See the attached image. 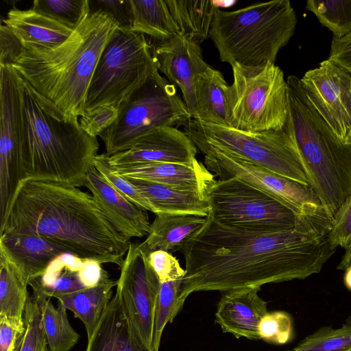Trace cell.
<instances>
[{"instance_id":"1","label":"cell","mask_w":351,"mask_h":351,"mask_svg":"<svg viewBox=\"0 0 351 351\" xmlns=\"http://www.w3.org/2000/svg\"><path fill=\"white\" fill-rule=\"evenodd\" d=\"M328 234L298 226L274 230L227 226L206 217L181 250L185 260L179 302L193 293L228 292L303 280L321 271L335 252Z\"/></svg>"},{"instance_id":"2","label":"cell","mask_w":351,"mask_h":351,"mask_svg":"<svg viewBox=\"0 0 351 351\" xmlns=\"http://www.w3.org/2000/svg\"><path fill=\"white\" fill-rule=\"evenodd\" d=\"M0 222V233L40 236L80 258L119 267L131 243L110 223L91 194L55 180H21Z\"/></svg>"},{"instance_id":"3","label":"cell","mask_w":351,"mask_h":351,"mask_svg":"<svg viewBox=\"0 0 351 351\" xmlns=\"http://www.w3.org/2000/svg\"><path fill=\"white\" fill-rule=\"evenodd\" d=\"M119 28L108 13L89 14L61 45H23L12 65L40 97L69 119L86 114L90 83L103 49Z\"/></svg>"},{"instance_id":"4","label":"cell","mask_w":351,"mask_h":351,"mask_svg":"<svg viewBox=\"0 0 351 351\" xmlns=\"http://www.w3.org/2000/svg\"><path fill=\"white\" fill-rule=\"evenodd\" d=\"M18 80L22 106L19 153L23 180L84 186L98 155L97 138L86 133L79 120L69 119L49 106L19 74Z\"/></svg>"},{"instance_id":"5","label":"cell","mask_w":351,"mask_h":351,"mask_svg":"<svg viewBox=\"0 0 351 351\" xmlns=\"http://www.w3.org/2000/svg\"><path fill=\"white\" fill-rule=\"evenodd\" d=\"M289 119L310 186L332 220L351 194V144L343 141L315 110L300 78L289 75Z\"/></svg>"},{"instance_id":"6","label":"cell","mask_w":351,"mask_h":351,"mask_svg":"<svg viewBox=\"0 0 351 351\" xmlns=\"http://www.w3.org/2000/svg\"><path fill=\"white\" fill-rule=\"evenodd\" d=\"M295 12L289 0L259 2L231 11L219 9L210 38L220 60L231 66L275 63L280 50L293 36Z\"/></svg>"},{"instance_id":"7","label":"cell","mask_w":351,"mask_h":351,"mask_svg":"<svg viewBox=\"0 0 351 351\" xmlns=\"http://www.w3.org/2000/svg\"><path fill=\"white\" fill-rule=\"evenodd\" d=\"M184 132L202 153L217 150L310 186L289 117L285 128L278 130L250 132L191 119Z\"/></svg>"},{"instance_id":"8","label":"cell","mask_w":351,"mask_h":351,"mask_svg":"<svg viewBox=\"0 0 351 351\" xmlns=\"http://www.w3.org/2000/svg\"><path fill=\"white\" fill-rule=\"evenodd\" d=\"M158 71L154 45L145 36L117 29L97 64L88 90L86 112L101 106L119 108Z\"/></svg>"},{"instance_id":"9","label":"cell","mask_w":351,"mask_h":351,"mask_svg":"<svg viewBox=\"0 0 351 351\" xmlns=\"http://www.w3.org/2000/svg\"><path fill=\"white\" fill-rule=\"evenodd\" d=\"M229 86V126L250 132L285 128L289 114V88L275 63L234 64Z\"/></svg>"},{"instance_id":"10","label":"cell","mask_w":351,"mask_h":351,"mask_svg":"<svg viewBox=\"0 0 351 351\" xmlns=\"http://www.w3.org/2000/svg\"><path fill=\"white\" fill-rule=\"evenodd\" d=\"M191 119L176 86L158 71L121 105L117 120L99 136L110 157L156 128L185 126Z\"/></svg>"},{"instance_id":"11","label":"cell","mask_w":351,"mask_h":351,"mask_svg":"<svg viewBox=\"0 0 351 351\" xmlns=\"http://www.w3.org/2000/svg\"><path fill=\"white\" fill-rule=\"evenodd\" d=\"M206 197L210 207L208 215L227 226L274 230L304 226L328 233L301 219L275 197L235 178L215 180Z\"/></svg>"},{"instance_id":"12","label":"cell","mask_w":351,"mask_h":351,"mask_svg":"<svg viewBox=\"0 0 351 351\" xmlns=\"http://www.w3.org/2000/svg\"><path fill=\"white\" fill-rule=\"evenodd\" d=\"M203 154L206 168L220 179L239 180L282 202L305 221L330 230L332 220L311 186L217 150Z\"/></svg>"},{"instance_id":"13","label":"cell","mask_w":351,"mask_h":351,"mask_svg":"<svg viewBox=\"0 0 351 351\" xmlns=\"http://www.w3.org/2000/svg\"><path fill=\"white\" fill-rule=\"evenodd\" d=\"M120 269L115 293L132 323L152 346L160 280L139 242L130 243Z\"/></svg>"},{"instance_id":"14","label":"cell","mask_w":351,"mask_h":351,"mask_svg":"<svg viewBox=\"0 0 351 351\" xmlns=\"http://www.w3.org/2000/svg\"><path fill=\"white\" fill-rule=\"evenodd\" d=\"M300 81L311 104L346 142L351 133V72L326 59Z\"/></svg>"},{"instance_id":"15","label":"cell","mask_w":351,"mask_h":351,"mask_svg":"<svg viewBox=\"0 0 351 351\" xmlns=\"http://www.w3.org/2000/svg\"><path fill=\"white\" fill-rule=\"evenodd\" d=\"M0 205L5 208L23 180L20 165L22 106L18 74L0 66Z\"/></svg>"},{"instance_id":"16","label":"cell","mask_w":351,"mask_h":351,"mask_svg":"<svg viewBox=\"0 0 351 351\" xmlns=\"http://www.w3.org/2000/svg\"><path fill=\"white\" fill-rule=\"evenodd\" d=\"M154 56L158 71L180 90L191 117L195 119V83L198 75L209 66L203 58L199 44L180 34L154 45Z\"/></svg>"},{"instance_id":"17","label":"cell","mask_w":351,"mask_h":351,"mask_svg":"<svg viewBox=\"0 0 351 351\" xmlns=\"http://www.w3.org/2000/svg\"><path fill=\"white\" fill-rule=\"evenodd\" d=\"M197 148L185 132L176 127L156 128L139 138L129 149L110 157L112 167L137 162L192 164Z\"/></svg>"},{"instance_id":"18","label":"cell","mask_w":351,"mask_h":351,"mask_svg":"<svg viewBox=\"0 0 351 351\" xmlns=\"http://www.w3.org/2000/svg\"><path fill=\"white\" fill-rule=\"evenodd\" d=\"M114 228L127 240L147 236L151 223L146 210L113 189L93 167L85 185Z\"/></svg>"},{"instance_id":"19","label":"cell","mask_w":351,"mask_h":351,"mask_svg":"<svg viewBox=\"0 0 351 351\" xmlns=\"http://www.w3.org/2000/svg\"><path fill=\"white\" fill-rule=\"evenodd\" d=\"M112 167L114 173L123 178L143 180L193 191L206 197L215 181L213 174L197 160L189 165L137 162Z\"/></svg>"},{"instance_id":"20","label":"cell","mask_w":351,"mask_h":351,"mask_svg":"<svg viewBox=\"0 0 351 351\" xmlns=\"http://www.w3.org/2000/svg\"><path fill=\"white\" fill-rule=\"evenodd\" d=\"M260 290L249 287L223 294L215 313V321L223 332L236 338L261 339L258 325L268 311L267 302L258 295Z\"/></svg>"},{"instance_id":"21","label":"cell","mask_w":351,"mask_h":351,"mask_svg":"<svg viewBox=\"0 0 351 351\" xmlns=\"http://www.w3.org/2000/svg\"><path fill=\"white\" fill-rule=\"evenodd\" d=\"M85 351H156L129 319L115 293L90 338Z\"/></svg>"},{"instance_id":"22","label":"cell","mask_w":351,"mask_h":351,"mask_svg":"<svg viewBox=\"0 0 351 351\" xmlns=\"http://www.w3.org/2000/svg\"><path fill=\"white\" fill-rule=\"evenodd\" d=\"M65 252L66 250L58 244L40 236L1 233L0 253L15 265L28 285L40 277L49 264Z\"/></svg>"},{"instance_id":"23","label":"cell","mask_w":351,"mask_h":351,"mask_svg":"<svg viewBox=\"0 0 351 351\" xmlns=\"http://www.w3.org/2000/svg\"><path fill=\"white\" fill-rule=\"evenodd\" d=\"M2 21L23 46L35 45L45 48L55 47L63 43L73 31L32 8L28 10L10 9L7 17Z\"/></svg>"},{"instance_id":"24","label":"cell","mask_w":351,"mask_h":351,"mask_svg":"<svg viewBox=\"0 0 351 351\" xmlns=\"http://www.w3.org/2000/svg\"><path fill=\"white\" fill-rule=\"evenodd\" d=\"M125 178L148 201L154 214H187L206 217L210 213L207 198L198 192L143 180Z\"/></svg>"},{"instance_id":"25","label":"cell","mask_w":351,"mask_h":351,"mask_svg":"<svg viewBox=\"0 0 351 351\" xmlns=\"http://www.w3.org/2000/svg\"><path fill=\"white\" fill-rule=\"evenodd\" d=\"M141 247L149 253L155 250L181 251L203 227L206 217L187 214L156 213Z\"/></svg>"},{"instance_id":"26","label":"cell","mask_w":351,"mask_h":351,"mask_svg":"<svg viewBox=\"0 0 351 351\" xmlns=\"http://www.w3.org/2000/svg\"><path fill=\"white\" fill-rule=\"evenodd\" d=\"M229 84L223 74L211 66L199 74L195 83L198 121L229 126Z\"/></svg>"},{"instance_id":"27","label":"cell","mask_w":351,"mask_h":351,"mask_svg":"<svg viewBox=\"0 0 351 351\" xmlns=\"http://www.w3.org/2000/svg\"><path fill=\"white\" fill-rule=\"evenodd\" d=\"M117 285V280L111 279L108 273L104 270L97 286L62 295L56 299L83 322L88 339L110 303L112 290Z\"/></svg>"},{"instance_id":"28","label":"cell","mask_w":351,"mask_h":351,"mask_svg":"<svg viewBox=\"0 0 351 351\" xmlns=\"http://www.w3.org/2000/svg\"><path fill=\"white\" fill-rule=\"evenodd\" d=\"M85 258L71 253H63L56 257L45 273L29 282L33 293L47 298H56L85 289L79 271Z\"/></svg>"},{"instance_id":"29","label":"cell","mask_w":351,"mask_h":351,"mask_svg":"<svg viewBox=\"0 0 351 351\" xmlns=\"http://www.w3.org/2000/svg\"><path fill=\"white\" fill-rule=\"evenodd\" d=\"M180 34L200 44L210 37L217 4L210 0H165Z\"/></svg>"},{"instance_id":"30","label":"cell","mask_w":351,"mask_h":351,"mask_svg":"<svg viewBox=\"0 0 351 351\" xmlns=\"http://www.w3.org/2000/svg\"><path fill=\"white\" fill-rule=\"evenodd\" d=\"M133 23L130 31L147 35L157 44L180 34L165 1L130 0Z\"/></svg>"},{"instance_id":"31","label":"cell","mask_w":351,"mask_h":351,"mask_svg":"<svg viewBox=\"0 0 351 351\" xmlns=\"http://www.w3.org/2000/svg\"><path fill=\"white\" fill-rule=\"evenodd\" d=\"M27 286L19 270L0 253V316L25 325L24 313L30 295Z\"/></svg>"},{"instance_id":"32","label":"cell","mask_w":351,"mask_h":351,"mask_svg":"<svg viewBox=\"0 0 351 351\" xmlns=\"http://www.w3.org/2000/svg\"><path fill=\"white\" fill-rule=\"evenodd\" d=\"M36 298L44 332L50 351H71L80 339V335L71 326L65 307L58 301L55 307L51 298L32 293Z\"/></svg>"},{"instance_id":"33","label":"cell","mask_w":351,"mask_h":351,"mask_svg":"<svg viewBox=\"0 0 351 351\" xmlns=\"http://www.w3.org/2000/svg\"><path fill=\"white\" fill-rule=\"evenodd\" d=\"M306 7L334 37L341 38L351 32V0H308Z\"/></svg>"},{"instance_id":"34","label":"cell","mask_w":351,"mask_h":351,"mask_svg":"<svg viewBox=\"0 0 351 351\" xmlns=\"http://www.w3.org/2000/svg\"><path fill=\"white\" fill-rule=\"evenodd\" d=\"M182 279L160 282L156 302L152 346L158 351L163 330L167 324L171 323L182 308L179 295Z\"/></svg>"},{"instance_id":"35","label":"cell","mask_w":351,"mask_h":351,"mask_svg":"<svg viewBox=\"0 0 351 351\" xmlns=\"http://www.w3.org/2000/svg\"><path fill=\"white\" fill-rule=\"evenodd\" d=\"M32 8L73 30L90 14L89 0H35Z\"/></svg>"},{"instance_id":"36","label":"cell","mask_w":351,"mask_h":351,"mask_svg":"<svg viewBox=\"0 0 351 351\" xmlns=\"http://www.w3.org/2000/svg\"><path fill=\"white\" fill-rule=\"evenodd\" d=\"M351 348V323L323 327L303 339L293 351H347Z\"/></svg>"},{"instance_id":"37","label":"cell","mask_w":351,"mask_h":351,"mask_svg":"<svg viewBox=\"0 0 351 351\" xmlns=\"http://www.w3.org/2000/svg\"><path fill=\"white\" fill-rule=\"evenodd\" d=\"M93 166L103 178L121 195L142 209L152 212L149 203L137 189L126 178L114 173L105 154H98L95 158Z\"/></svg>"},{"instance_id":"38","label":"cell","mask_w":351,"mask_h":351,"mask_svg":"<svg viewBox=\"0 0 351 351\" xmlns=\"http://www.w3.org/2000/svg\"><path fill=\"white\" fill-rule=\"evenodd\" d=\"M25 331L20 337L16 351H38L46 337L36 298L29 295L24 313Z\"/></svg>"},{"instance_id":"39","label":"cell","mask_w":351,"mask_h":351,"mask_svg":"<svg viewBox=\"0 0 351 351\" xmlns=\"http://www.w3.org/2000/svg\"><path fill=\"white\" fill-rule=\"evenodd\" d=\"M260 339L268 343L282 345L289 342L293 335L291 316L285 311L268 312L258 325Z\"/></svg>"},{"instance_id":"40","label":"cell","mask_w":351,"mask_h":351,"mask_svg":"<svg viewBox=\"0 0 351 351\" xmlns=\"http://www.w3.org/2000/svg\"><path fill=\"white\" fill-rule=\"evenodd\" d=\"M328 237L335 250L339 246L346 250L351 245V194L335 215Z\"/></svg>"},{"instance_id":"41","label":"cell","mask_w":351,"mask_h":351,"mask_svg":"<svg viewBox=\"0 0 351 351\" xmlns=\"http://www.w3.org/2000/svg\"><path fill=\"white\" fill-rule=\"evenodd\" d=\"M118 115V108L101 106L86 112L79 118V123L86 133L97 138L114 123Z\"/></svg>"},{"instance_id":"42","label":"cell","mask_w":351,"mask_h":351,"mask_svg":"<svg viewBox=\"0 0 351 351\" xmlns=\"http://www.w3.org/2000/svg\"><path fill=\"white\" fill-rule=\"evenodd\" d=\"M90 14L104 12L110 14L119 28L130 30L133 23V11L130 0H89Z\"/></svg>"},{"instance_id":"43","label":"cell","mask_w":351,"mask_h":351,"mask_svg":"<svg viewBox=\"0 0 351 351\" xmlns=\"http://www.w3.org/2000/svg\"><path fill=\"white\" fill-rule=\"evenodd\" d=\"M148 262L160 282L182 279L185 275L178 261L170 252L155 250L147 253Z\"/></svg>"},{"instance_id":"44","label":"cell","mask_w":351,"mask_h":351,"mask_svg":"<svg viewBox=\"0 0 351 351\" xmlns=\"http://www.w3.org/2000/svg\"><path fill=\"white\" fill-rule=\"evenodd\" d=\"M23 47L14 32L5 24L0 27V66L12 65Z\"/></svg>"},{"instance_id":"45","label":"cell","mask_w":351,"mask_h":351,"mask_svg":"<svg viewBox=\"0 0 351 351\" xmlns=\"http://www.w3.org/2000/svg\"><path fill=\"white\" fill-rule=\"evenodd\" d=\"M25 328V325L17 324L6 317L0 316V351H16Z\"/></svg>"},{"instance_id":"46","label":"cell","mask_w":351,"mask_h":351,"mask_svg":"<svg viewBox=\"0 0 351 351\" xmlns=\"http://www.w3.org/2000/svg\"><path fill=\"white\" fill-rule=\"evenodd\" d=\"M328 59L351 72V32L341 38L333 36Z\"/></svg>"},{"instance_id":"47","label":"cell","mask_w":351,"mask_h":351,"mask_svg":"<svg viewBox=\"0 0 351 351\" xmlns=\"http://www.w3.org/2000/svg\"><path fill=\"white\" fill-rule=\"evenodd\" d=\"M104 269L97 261L85 258L79 271L80 280L85 288L97 286L102 277Z\"/></svg>"},{"instance_id":"48","label":"cell","mask_w":351,"mask_h":351,"mask_svg":"<svg viewBox=\"0 0 351 351\" xmlns=\"http://www.w3.org/2000/svg\"><path fill=\"white\" fill-rule=\"evenodd\" d=\"M351 266V245L346 250V252L337 266V269L346 270Z\"/></svg>"},{"instance_id":"49","label":"cell","mask_w":351,"mask_h":351,"mask_svg":"<svg viewBox=\"0 0 351 351\" xmlns=\"http://www.w3.org/2000/svg\"><path fill=\"white\" fill-rule=\"evenodd\" d=\"M343 277L344 284L346 287L351 291V266L345 270Z\"/></svg>"},{"instance_id":"50","label":"cell","mask_w":351,"mask_h":351,"mask_svg":"<svg viewBox=\"0 0 351 351\" xmlns=\"http://www.w3.org/2000/svg\"><path fill=\"white\" fill-rule=\"evenodd\" d=\"M38 351H50L47 340L43 341L42 344L40 345Z\"/></svg>"},{"instance_id":"51","label":"cell","mask_w":351,"mask_h":351,"mask_svg":"<svg viewBox=\"0 0 351 351\" xmlns=\"http://www.w3.org/2000/svg\"><path fill=\"white\" fill-rule=\"evenodd\" d=\"M346 143H349V144H351V133H350V134L349 135V136L348 137V138H347V140H346Z\"/></svg>"},{"instance_id":"52","label":"cell","mask_w":351,"mask_h":351,"mask_svg":"<svg viewBox=\"0 0 351 351\" xmlns=\"http://www.w3.org/2000/svg\"><path fill=\"white\" fill-rule=\"evenodd\" d=\"M347 351H351V348H350V349H349L348 350H347Z\"/></svg>"},{"instance_id":"53","label":"cell","mask_w":351,"mask_h":351,"mask_svg":"<svg viewBox=\"0 0 351 351\" xmlns=\"http://www.w3.org/2000/svg\"><path fill=\"white\" fill-rule=\"evenodd\" d=\"M290 351H293V350H290Z\"/></svg>"}]
</instances>
